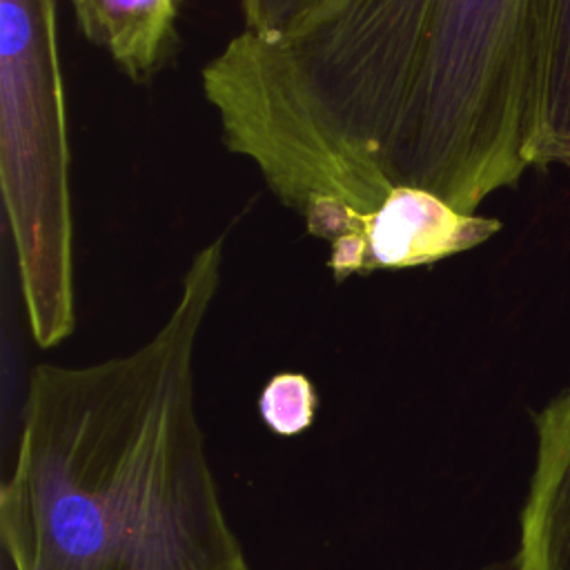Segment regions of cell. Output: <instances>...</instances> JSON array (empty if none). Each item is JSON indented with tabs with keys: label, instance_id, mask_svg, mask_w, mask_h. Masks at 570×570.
<instances>
[{
	"label": "cell",
	"instance_id": "obj_1",
	"mask_svg": "<svg viewBox=\"0 0 570 570\" xmlns=\"http://www.w3.org/2000/svg\"><path fill=\"white\" fill-rule=\"evenodd\" d=\"M225 236L189 261L163 325L91 365L29 372L0 534L11 570H254L196 410V345Z\"/></svg>",
	"mask_w": 570,
	"mask_h": 570
},
{
	"label": "cell",
	"instance_id": "obj_2",
	"mask_svg": "<svg viewBox=\"0 0 570 570\" xmlns=\"http://www.w3.org/2000/svg\"><path fill=\"white\" fill-rule=\"evenodd\" d=\"M71 149L58 0H0V189L29 332L76 330Z\"/></svg>",
	"mask_w": 570,
	"mask_h": 570
},
{
	"label": "cell",
	"instance_id": "obj_3",
	"mask_svg": "<svg viewBox=\"0 0 570 570\" xmlns=\"http://www.w3.org/2000/svg\"><path fill=\"white\" fill-rule=\"evenodd\" d=\"M537 450L514 570H570V387L534 414Z\"/></svg>",
	"mask_w": 570,
	"mask_h": 570
},
{
	"label": "cell",
	"instance_id": "obj_4",
	"mask_svg": "<svg viewBox=\"0 0 570 570\" xmlns=\"http://www.w3.org/2000/svg\"><path fill=\"white\" fill-rule=\"evenodd\" d=\"M80 33L134 85H147L178 51L180 0H69Z\"/></svg>",
	"mask_w": 570,
	"mask_h": 570
},
{
	"label": "cell",
	"instance_id": "obj_5",
	"mask_svg": "<svg viewBox=\"0 0 570 570\" xmlns=\"http://www.w3.org/2000/svg\"><path fill=\"white\" fill-rule=\"evenodd\" d=\"M530 167L570 169V0H537Z\"/></svg>",
	"mask_w": 570,
	"mask_h": 570
},
{
	"label": "cell",
	"instance_id": "obj_6",
	"mask_svg": "<svg viewBox=\"0 0 570 570\" xmlns=\"http://www.w3.org/2000/svg\"><path fill=\"white\" fill-rule=\"evenodd\" d=\"M318 410V392L301 372H278L261 390V421L281 436L305 432Z\"/></svg>",
	"mask_w": 570,
	"mask_h": 570
},
{
	"label": "cell",
	"instance_id": "obj_7",
	"mask_svg": "<svg viewBox=\"0 0 570 570\" xmlns=\"http://www.w3.org/2000/svg\"><path fill=\"white\" fill-rule=\"evenodd\" d=\"M325 0H240L245 33L276 40L309 18Z\"/></svg>",
	"mask_w": 570,
	"mask_h": 570
},
{
	"label": "cell",
	"instance_id": "obj_8",
	"mask_svg": "<svg viewBox=\"0 0 570 570\" xmlns=\"http://www.w3.org/2000/svg\"><path fill=\"white\" fill-rule=\"evenodd\" d=\"M488 570H514V563H512V559H510V561H505V563H499V566H494V568H488Z\"/></svg>",
	"mask_w": 570,
	"mask_h": 570
}]
</instances>
